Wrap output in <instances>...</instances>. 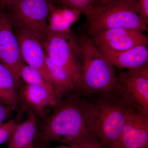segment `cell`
<instances>
[{
	"mask_svg": "<svg viewBox=\"0 0 148 148\" xmlns=\"http://www.w3.org/2000/svg\"><path fill=\"white\" fill-rule=\"evenodd\" d=\"M72 148H105L95 136H92Z\"/></svg>",
	"mask_w": 148,
	"mask_h": 148,
	"instance_id": "obj_21",
	"label": "cell"
},
{
	"mask_svg": "<svg viewBox=\"0 0 148 148\" xmlns=\"http://www.w3.org/2000/svg\"><path fill=\"white\" fill-rule=\"evenodd\" d=\"M0 62L12 72L16 82L21 85L19 72L24 61L18 40L8 13L0 8Z\"/></svg>",
	"mask_w": 148,
	"mask_h": 148,
	"instance_id": "obj_8",
	"label": "cell"
},
{
	"mask_svg": "<svg viewBox=\"0 0 148 148\" xmlns=\"http://www.w3.org/2000/svg\"><path fill=\"white\" fill-rule=\"evenodd\" d=\"M19 90L20 99H22L26 107L40 116H43L48 107L56 108L62 100L54 92L40 86L21 85Z\"/></svg>",
	"mask_w": 148,
	"mask_h": 148,
	"instance_id": "obj_12",
	"label": "cell"
},
{
	"mask_svg": "<svg viewBox=\"0 0 148 148\" xmlns=\"http://www.w3.org/2000/svg\"><path fill=\"white\" fill-rule=\"evenodd\" d=\"M16 121L12 119L0 125V145L9 142L16 128Z\"/></svg>",
	"mask_w": 148,
	"mask_h": 148,
	"instance_id": "obj_20",
	"label": "cell"
},
{
	"mask_svg": "<svg viewBox=\"0 0 148 148\" xmlns=\"http://www.w3.org/2000/svg\"><path fill=\"white\" fill-rule=\"evenodd\" d=\"M31 148H38L37 147H35V146L34 145L32 146V147H31Z\"/></svg>",
	"mask_w": 148,
	"mask_h": 148,
	"instance_id": "obj_25",
	"label": "cell"
},
{
	"mask_svg": "<svg viewBox=\"0 0 148 148\" xmlns=\"http://www.w3.org/2000/svg\"><path fill=\"white\" fill-rule=\"evenodd\" d=\"M139 7V14L144 21L148 24V0H137Z\"/></svg>",
	"mask_w": 148,
	"mask_h": 148,
	"instance_id": "obj_22",
	"label": "cell"
},
{
	"mask_svg": "<svg viewBox=\"0 0 148 148\" xmlns=\"http://www.w3.org/2000/svg\"><path fill=\"white\" fill-rule=\"evenodd\" d=\"M12 24L24 63L40 72L45 78L52 85L46 63V54L42 43L27 29Z\"/></svg>",
	"mask_w": 148,
	"mask_h": 148,
	"instance_id": "obj_10",
	"label": "cell"
},
{
	"mask_svg": "<svg viewBox=\"0 0 148 148\" xmlns=\"http://www.w3.org/2000/svg\"><path fill=\"white\" fill-rule=\"evenodd\" d=\"M43 46L49 59L66 70L76 89L81 90L82 67L78 60L79 50L76 40L71 32H50Z\"/></svg>",
	"mask_w": 148,
	"mask_h": 148,
	"instance_id": "obj_6",
	"label": "cell"
},
{
	"mask_svg": "<svg viewBox=\"0 0 148 148\" xmlns=\"http://www.w3.org/2000/svg\"><path fill=\"white\" fill-rule=\"evenodd\" d=\"M89 36L101 30L124 28L148 31L147 25L139 14L137 0H106L83 10Z\"/></svg>",
	"mask_w": 148,
	"mask_h": 148,
	"instance_id": "obj_2",
	"label": "cell"
},
{
	"mask_svg": "<svg viewBox=\"0 0 148 148\" xmlns=\"http://www.w3.org/2000/svg\"><path fill=\"white\" fill-rule=\"evenodd\" d=\"M119 92L128 103L148 114V64L120 73Z\"/></svg>",
	"mask_w": 148,
	"mask_h": 148,
	"instance_id": "obj_7",
	"label": "cell"
},
{
	"mask_svg": "<svg viewBox=\"0 0 148 148\" xmlns=\"http://www.w3.org/2000/svg\"><path fill=\"white\" fill-rule=\"evenodd\" d=\"M68 148L63 147V148Z\"/></svg>",
	"mask_w": 148,
	"mask_h": 148,
	"instance_id": "obj_26",
	"label": "cell"
},
{
	"mask_svg": "<svg viewBox=\"0 0 148 148\" xmlns=\"http://www.w3.org/2000/svg\"><path fill=\"white\" fill-rule=\"evenodd\" d=\"M118 148H148V114L130 106Z\"/></svg>",
	"mask_w": 148,
	"mask_h": 148,
	"instance_id": "obj_11",
	"label": "cell"
},
{
	"mask_svg": "<svg viewBox=\"0 0 148 148\" xmlns=\"http://www.w3.org/2000/svg\"><path fill=\"white\" fill-rule=\"evenodd\" d=\"M82 59L81 90L89 93L118 92L119 85L114 66L87 35L76 41Z\"/></svg>",
	"mask_w": 148,
	"mask_h": 148,
	"instance_id": "obj_3",
	"label": "cell"
},
{
	"mask_svg": "<svg viewBox=\"0 0 148 148\" xmlns=\"http://www.w3.org/2000/svg\"><path fill=\"white\" fill-rule=\"evenodd\" d=\"M68 95L43 125L40 138L44 143L61 142L72 148L95 136V104L76 94Z\"/></svg>",
	"mask_w": 148,
	"mask_h": 148,
	"instance_id": "obj_1",
	"label": "cell"
},
{
	"mask_svg": "<svg viewBox=\"0 0 148 148\" xmlns=\"http://www.w3.org/2000/svg\"><path fill=\"white\" fill-rule=\"evenodd\" d=\"M98 49L122 51L140 45H148V37L143 32L124 28L101 30L89 36Z\"/></svg>",
	"mask_w": 148,
	"mask_h": 148,
	"instance_id": "obj_9",
	"label": "cell"
},
{
	"mask_svg": "<svg viewBox=\"0 0 148 148\" xmlns=\"http://www.w3.org/2000/svg\"><path fill=\"white\" fill-rule=\"evenodd\" d=\"M120 95L95 103L94 132L105 148L118 147L127 110L131 105Z\"/></svg>",
	"mask_w": 148,
	"mask_h": 148,
	"instance_id": "obj_4",
	"label": "cell"
},
{
	"mask_svg": "<svg viewBox=\"0 0 148 148\" xmlns=\"http://www.w3.org/2000/svg\"><path fill=\"white\" fill-rule=\"evenodd\" d=\"M53 0H20L5 10L12 24L34 35L43 44L50 34L48 18Z\"/></svg>",
	"mask_w": 148,
	"mask_h": 148,
	"instance_id": "obj_5",
	"label": "cell"
},
{
	"mask_svg": "<svg viewBox=\"0 0 148 148\" xmlns=\"http://www.w3.org/2000/svg\"><path fill=\"white\" fill-rule=\"evenodd\" d=\"M105 1L106 0H53V3L75 9L82 12L86 9L98 5Z\"/></svg>",
	"mask_w": 148,
	"mask_h": 148,
	"instance_id": "obj_19",
	"label": "cell"
},
{
	"mask_svg": "<svg viewBox=\"0 0 148 148\" xmlns=\"http://www.w3.org/2000/svg\"><path fill=\"white\" fill-rule=\"evenodd\" d=\"M46 63L54 91L62 100L64 96L76 90L70 75L66 70L53 63L46 54Z\"/></svg>",
	"mask_w": 148,
	"mask_h": 148,
	"instance_id": "obj_17",
	"label": "cell"
},
{
	"mask_svg": "<svg viewBox=\"0 0 148 148\" xmlns=\"http://www.w3.org/2000/svg\"><path fill=\"white\" fill-rule=\"evenodd\" d=\"M19 77L26 84L40 86L56 94L52 85L45 78L40 72L25 63L20 69Z\"/></svg>",
	"mask_w": 148,
	"mask_h": 148,
	"instance_id": "obj_18",
	"label": "cell"
},
{
	"mask_svg": "<svg viewBox=\"0 0 148 148\" xmlns=\"http://www.w3.org/2000/svg\"><path fill=\"white\" fill-rule=\"evenodd\" d=\"M20 0H0V8L5 9L12 5Z\"/></svg>",
	"mask_w": 148,
	"mask_h": 148,
	"instance_id": "obj_24",
	"label": "cell"
},
{
	"mask_svg": "<svg viewBox=\"0 0 148 148\" xmlns=\"http://www.w3.org/2000/svg\"><path fill=\"white\" fill-rule=\"evenodd\" d=\"M16 122L8 148H31L34 145L33 142L36 134L37 121L34 113L29 109L27 118Z\"/></svg>",
	"mask_w": 148,
	"mask_h": 148,
	"instance_id": "obj_15",
	"label": "cell"
},
{
	"mask_svg": "<svg viewBox=\"0 0 148 148\" xmlns=\"http://www.w3.org/2000/svg\"><path fill=\"white\" fill-rule=\"evenodd\" d=\"M147 46L138 45L122 51L98 49L114 67L119 69H130L148 64Z\"/></svg>",
	"mask_w": 148,
	"mask_h": 148,
	"instance_id": "obj_13",
	"label": "cell"
},
{
	"mask_svg": "<svg viewBox=\"0 0 148 148\" xmlns=\"http://www.w3.org/2000/svg\"><path fill=\"white\" fill-rule=\"evenodd\" d=\"M12 110L9 106L0 103V125L5 122Z\"/></svg>",
	"mask_w": 148,
	"mask_h": 148,
	"instance_id": "obj_23",
	"label": "cell"
},
{
	"mask_svg": "<svg viewBox=\"0 0 148 148\" xmlns=\"http://www.w3.org/2000/svg\"><path fill=\"white\" fill-rule=\"evenodd\" d=\"M81 14L77 10L57 5L53 3L51 6L48 18V25L50 32H71V27L79 19Z\"/></svg>",
	"mask_w": 148,
	"mask_h": 148,
	"instance_id": "obj_14",
	"label": "cell"
},
{
	"mask_svg": "<svg viewBox=\"0 0 148 148\" xmlns=\"http://www.w3.org/2000/svg\"><path fill=\"white\" fill-rule=\"evenodd\" d=\"M19 88L10 70L0 62V103L17 109L21 101Z\"/></svg>",
	"mask_w": 148,
	"mask_h": 148,
	"instance_id": "obj_16",
	"label": "cell"
}]
</instances>
